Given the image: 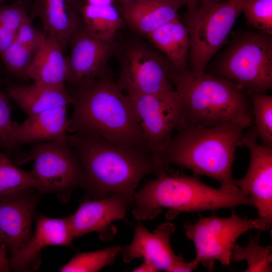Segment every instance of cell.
<instances>
[{"instance_id": "1", "label": "cell", "mask_w": 272, "mask_h": 272, "mask_svg": "<svg viewBox=\"0 0 272 272\" xmlns=\"http://www.w3.org/2000/svg\"><path fill=\"white\" fill-rule=\"evenodd\" d=\"M68 140L83 169L82 188L89 198L116 193L133 201L137 188L146 176L177 173L160 164L146 149L113 143L91 131H72Z\"/></svg>"}, {"instance_id": "2", "label": "cell", "mask_w": 272, "mask_h": 272, "mask_svg": "<svg viewBox=\"0 0 272 272\" xmlns=\"http://www.w3.org/2000/svg\"><path fill=\"white\" fill-rule=\"evenodd\" d=\"M252 124V120L239 119L209 127L182 125L157 161L165 167L174 164L190 170L195 176L210 177L227 192L237 191L232 175L235 154L245 130Z\"/></svg>"}, {"instance_id": "3", "label": "cell", "mask_w": 272, "mask_h": 272, "mask_svg": "<svg viewBox=\"0 0 272 272\" xmlns=\"http://www.w3.org/2000/svg\"><path fill=\"white\" fill-rule=\"evenodd\" d=\"M71 95L69 132L89 130L113 143L147 149L127 94L108 73L76 87Z\"/></svg>"}, {"instance_id": "4", "label": "cell", "mask_w": 272, "mask_h": 272, "mask_svg": "<svg viewBox=\"0 0 272 272\" xmlns=\"http://www.w3.org/2000/svg\"><path fill=\"white\" fill-rule=\"evenodd\" d=\"M247 205L255 208L253 199L239 189L227 192L220 188L211 187L197 176L163 172L148 182L133 195L132 213L138 221L152 220L168 210L169 220L180 214L233 209Z\"/></svg>"}, {"instance_id": "5", "label": "cell", "mask_w": 272, "mask_h": 272, "mask_svg": "<svg viewBox=\"0 0 272 272\" xmlns=\"http://www.w3.org/2000/svg\"><path fill=\"white\" fill-rule=\"evenodd\" d=\"M170 79L183 108L182 125L209 127L236 120H253L247 92L229 80L190 69L172 70Z\"/></svg>"}, {"instance_id": "6", "label": "cell", "mask_w": 272, "mask_h": 272, "mask_svg": "<svg viewBox=\"0 0 272 272\" xmlns=\"http://www.w3.org/2000/svg\"><path fill=\"white\" fill-rule=\"evenodd\" d=\"M213 74L224 77L246 92L272 89V35L244 31L235 34L219 55Z\"/></svg>"}, {"instance_id": "7", "label": "cell", "mask_w": 272, "mask_h": 272, "mask_svg": "<svg viewBox=\"0 0 272 272\" xmlns=\"http://www.w3.org/2000/svg\"><path fill=\"white\" fill-rule=\"evenodd\" d=\"M243 0L186 9L183 22L188 30L190 70L201 74L213 57L228 41L240 14Z\"/></svg>"}, {"instance_id": "8", "label": "cell", "mask_w": 272, "mask_h": 272, "mask_svg": "<svg viewBox=\"0 0 272 272\" xmlns=\"http://www.w3.org/2000/svg\"><path fill=\"white\" fill-rule=\"evenodd\" d=\"M29 160L33 162L31 172L39 184L41 194L53 193L65 203L73 189L83 186L84 171L68 137L37 143L17 164Z\"/></svg>"}, {"instance_id": "9", "label": "cell", "mask_w": 272, "mask_h": 272, "mask_svg": "<svg viewBox=\"0 0 272 272\" xmlns=\"http://www.w3.org/2000/svg\"><path fill=\"white\" fill-rule=\"evenodd\" d=\"M185 236L194 243L196 256L192 260L213 271L216 261L229 266L236 240L248 231L260 228L259 220L241 218L232 211L230 217H200L195 223L185 222Z\"/></svg>"}, {"instance_id": "10", "label": "cell", "mask_w": 272, "mask_h": 272, "mask_svg": "<svg viewBox=\"0 0 272 272\" xmlns=\"http://www.w3.org/2000/svg\"><path fill=\"white\" fill-rule=\"evenodd\" d=\"M142 130L146 147L157 158L183 122L179 97L174 91L159 94L125 91Z\"/></svg>"}, {"instance_id": "11", "label": "cell", "mask_w": 272, "mask_h": 272, "mask_svg": "<svg viewBox=\"0 0 272 272\" xmlns=\"http://www.w3.org/2000/svg\"><path fill=\"white\" fill-rule=\"evenodd\" d=\"M173 70L171 63L164 55L144 44L134 43L123 54L117 82L126 92H169L175 90L170 79Z\"/></svg>"}, {"instance_id": "12", "label": "cell", "mask_w": 272, "mask_h": 272, "mask_svg": "<svg viewBox=\"0 0 272 272\" xmlns=\"http://www.w3.org/2000/svg\"><path fill=\"white\" fill-rule=\"evenodd\" d=\"M244 132L240 146L249 152V167L244 176L235 180L236 186L254 202L260 228L269 229L272 224V148L258 143L254 127Z\"/></svg>"}, {"instance_id": "13", "label": "cell", "mask_w": 272, "mask_h": 272, "mask_svg": "<svg viewBox=\"0 0 272 272\" xmlns=\"http://www.w3.org/2000/svg\"><path fill=\"white\" fill-rule=\"evenodd\" d=\"M175 230L174 224L166 222L159 225L152 232L142 224L134 226L131 242L121 247L120 253L125 263L135 258L151 262L158 271H192L197 266L193 261L186 262L181 255H177L170 244V236Z\"/></svg>"}, {"instance_id": "14", "label": "cell", "mask_w": 272, "mask_h": 272, "mask_svg": "<svg viewBox=\"0 0 272 272\" xmlns=\"http://www.w3.org/2000/svg\"><path fill=\"white\" fill-rule=\"evenodd\" d=\"M68 46L67 83L76 88L108 73V62L116 50L114 39L92 34L82 22L70 37Z\"/></svg>"}, {"instance_id": "15", "label": "cell", "mask_w": 272, "mask_h": 272, "mask_svg": "<svg viewBox=\"0 0 272 272\" xmlns=\"http://www.w3.org/2000/svg\"><path fill=\"white\" fill-rule=\"evenodd\" d=\"M132 203V201L125 195L116 193L83 202L73 214L69 216L74 238L97 232L102 240H111L116 231L111 224L117 220L129 223L126 213Z\"/></svg>"}, {"instance_id": "16", "label": "cell", "mask_w": 272, "mask_h": 272, "mask_svg": "<svg viewBox=\"0 0 272 272\" xmlns=\"http://www.w3.org/2000/svg\"><path fill=\"white\" fill-rule=\"evenodd\" d=\"M40 194L32 188L0 194V239L11 254L32 235V223Z\"/></svg>"}, {"instance_id": "17", "label": "cell", "mask_w": 272, "mask_h": 272, "mask_svg": "<svg viewBox=\"0 0 272 272\" xmlns=\"http://www.w3.org/2000/svg\"><path fill=\"white\" fill-rule=\"evenodd\" d=\"M36 230L28 241L11 254L10 269L17 271L35 270L40 263V251L52 245L68 246L74 239L69 216L51 218L38 215Z\"/></svg>"}, {"instance_id": "18", "label": "cell", "mask_w": 272, "mask_h": 272, "mask_svg": "<svg viewBox=\"0 0 272 272\" xmlns=\"http://www.w3.org/2000/svg\"><path fill=\"white\" fill-rule=\"evenodd\" d=\"M83 0H32L31 17L41 21L45 33L65 50L69 39L82 23Z\"/></svg>"}, {"instance_id": "19", "label": "cell", "mask_w": 272, "mask_h": 272, "mask_svg": "<svg viewBox=\"0 0 272 272\" xmlns=\"http://www.w3.org/2000/svg\"><path fill=\"white\" fill-rule=\"evenodd\" d=\"M12 127L14 140L19 146L66 138L69 127L67 106L49 109L28 116L21 123L13 120Z\"/></svg>"}, {"instance_id": "20", "label": "cell", "mask_w": 272, "mask_h": 272, "mask_svg": "<svg viewBox=\"0 0 272 272\" xmlns=\"http://www.w3.org/2000/svg\"><path fill=\"white\" fill-rule=\"evenodd\" d=\"M118 5L124 22L145 36L179 18V11L182 8L178 0H133Z\"/></svg>"}, {"instance_id": "21", "label": "cell", "mask_w": 272, "mask_h": 272, "mask_svg": "<svg viewBox=\"0 0 272 272\" xmlns=\"http://www.w3.org/2000/svg\"><path fill=\"white\" fill-rule=\"evenodd\" d=\"M13 100L28 116L72 103L71 94L65 87H54L33 82L31 85L10 86L7 91Z\"/></svg>"}, {"instance_id": "22", "label": "cell", "mask_w": 272, "mask_h": 272, "mask_svg": "<svg viewBox=\"0 0 272 272\" xmlns=\"http://www.w3.org/2000/svg\"><path fill=\"white\" fill-rule=\"evenodd\" d=\"M64 50L46 35L27 73L28 80L54 87H65L67 60Z\"/></svg>"}, {"instance_id": "23", "label": "cell", "mask_w": 272, "mask_h": 272, "mask_svg": "<svg viewBox=\"0 0 272 272\" xmlns=\"http://www.w3.org/2000/svg\"><path fill=\"white\" fill-rule=\"evenodd\" d=\"M146 36L169 60L173 70L184 71L190 69L188 30L179 18L163 24Z\"/></svg>"}, {"instance_id": "24", "label": "cell", "mask_w": 272, "mask_h": 272, "mask_svg": "<svg viewBox=\"0 0 272 272\" xmlns=\"http://www.w3.org/2000/svg\"><path fill=\"white\" fill-rule=\"evenodd\" d=\"M83 24L92 34L104 39H114L124 20L114 4L104 6L84 4L81 11Z\"/></svg>"}, {"instance_id": "25", "label": "cell", "mask_w": 272, "mask_h": 272, "mask_svg": "<svg viewBox=\"0 0 272 272\" xmlns=\"http://www.w3.org/2000/svg\"><path fill=\"white\" fill-rule=\"evenodd\" d=\"M46 36L15 37L12 44L0 56L9 75L28 80L27 71Z\"/></svg>"}, {"instance_id": "26", "label": "cell", "mask_w": 272, "mask_h": 272, "mask_svg": "<svg viewBox=\"0 0 272 272\" xmlns=\"http://www.w3.org/2000/svg\"><path fill=\"white\" fill-rule=\"evenodd\" d=\"M259 233L249 238L248 245L242 247L235 243L231 260L235 262L245 260L248 264L245 272H271L272 246H262L258 244Z\"/></svg>"}, {"instance_id": "27", "label": "cell", "mask_w": 272, "mask_h": 272, "mask_svg": "<svg viewBox=\"0 0 272 272\" xmlns=\"http://www.w3.org/2000/svg\"><path fill=\"white\" fill-rule=\"evenodd\" d=\"M29 188L40 191L32 172L19 168L0 148V194Z\"/></svg>"}, {"instance_id": "28", "label": "cell", "mask_w": 272, "mask_h": 272, "mask_svg": "<svg viewBox=\"0 0 272 272\" xmlns=\"http://www.w3.org/2000/svg\"><path fill=\"white\" fill-rule=\"evenodd\" d=\"M29 15L24 1L0 4V56L12 44L21 24Z\"/></svg>"}, {"instance_id": "29", "label": "cell", "mask_w": 272, "mask_h": 272, "mask_svg": "<svg viewBox=\"0 0 272 272\" xmlns=\"http://www.w3.org/2000/svg\"><path fill=\"white\" fill-rule=\"evenodd\" d=\"M247 93L257 138L262 145L272 148V96L266 93Z\"/></svg>"}, {"instance_id": "30", "label": "cell", "mask_w": 272, "mask_h": 272, "mask_svg": "<svg viewBox=\"0 0 272 272\" xmlns=\"http://www.w3.org/2000/svg\"><path fill=\"white\" fill-rule=\"evenodd\" d=\"M121 247L114 246L93 252H79L62 266V272H95L111 265L120 253Z\"/></svg>"}, {"instance_id": "31", "label": "cell", "mask_w": 272, "mask_h": 272, "mask_svg": "<svg viewBox=\"0 0 272 272\" xmlns=\"http://www.w3.org/2000/svg\"><path fill=\"white\" fill-rule=\"evenodd\" d=\"M242 13L249 25L272 35V0H243Z\"/></svg>"}, {"instance_id": "32", "label": "cell", "mask_w": 272, "mask_h": 272, "mask_svg": "<svg viewBox=\"0 0 272 272\" xmlns=\"http://www.w3.org/2000/svg\"><path fill=\"white\" fill-rule=\"evenodd\" d=\"M10 100L7 94L0 88V148L10 157L17 153L19 146L13 135Z\"/></svg>"}, {"instance_id": "33", "label": "cell", "mask_w": 272, "mask_h": 272, "mask_svg": "<svg viewBox=\"0 0 272 272\" xmlns=\"http://www.w3.org/2000/svg\"><path fill=\"white\" fill-rule=\"evenodd\" d=\"M182 7L186 9L212 5L223 2L227 0H178Z\"/></svg>"}, {"instance_id": "34", "label": "cell", "mask_w": 272, "mask_h": 272, "mask_svg": "<svg viewBox=\"0 0 272 272\" xmlns=\"http://www.w3.org/2000/svg\"><path fill=\"white\" fill-rule=\"evenodd\" d=\"M10 269L9 258L7 255V247L0 239V272H7Z\"/></svg>"}, {"instance_id": "35", "label": "cell", "mask_w": 272, "mask_h": 272, "mask_svg": "<svg viewBox=\"0 0 272 272\" xmlns=\"http://www.w3.org/2000/svg\"><path fill=\"white\" fill-rule=\"evenodd\" d=\"M132 271L140 272V271H158L155 266L150 262L143 261V263L134 268Z\"/></svg>"}, {"instance_id": "36", "label": "cell", "mask_w": 272, "mask_h": 272, "mask_svg": "<svg viewBox=\"0 0 272 272\" xmlns=\"http://www.w3.org/2000/svg\"><path fill=\"white\" fill-rule=\"evenodd\" d=\"M85 2L89 5L95 6H104L114 4V0H86Z\"/></svg>"}, {"instance_id": "37", "label": "cell", "mask_w": 272, "mask_h": 272, "mask_svg": "<svg viewBox=\"0 0 272 272\" xmlns=\"http://www.w3.org/2000/svg\"><path fill=\"white\" fill-rule=\"evenodd\" d=\"M115 2H117L118 4H123L129 3L133 0H114Z\"/></svg>"}, {"instance_id": "38", "label": "cell", "mask_w": 272, "mask_h": 272, "mask_svg": "<svg viewBox=\"0 0 272 272\" xmlns=\"http://www.w3.org/2000/svg\"><path fill=\"white\" fill-rule=\"evenodd\" d=\"M18 1H24V0H0V4L11 2Z\"/></svg>"}]
</instances>
